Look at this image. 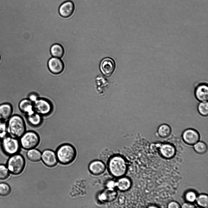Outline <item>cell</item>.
I'll list each match as a JSON object with an SVG mask.
<instances>
[{
	"label": "cell",
	"mask_w": 208,
	"mask_h": 208,
	"mask_svg": "<svg viewBox=\"0 0 208 208\" xmlns=\"http://www.w3.org/2000/svg\"><path fill=\"white\" fill-rule=\"evenodd\" d=\"M8 135L19 139L26 131L23 118L18 115H12L7 122Z\"/></svg>",
	"instance_id": "6da1fadb"
},
{
	"label": "cell",
	"mask_w": 208,
	"mask_h": 208,
	"mask_svg": "<svg viewBox=\"0 0 208 208\" xmlns=\"http://www.w3.org/2000/svg\"><path fill=\"white\" fill-rule=\"evenodd\" d=\"M57 159L60 164L67 165L72 163L76 156V150L75 147L69 143L59 145L55 152Z\"/></svg>",
	"instance_id": "7a4b0ae2"
},
{
	"label": "cell",
	"mask_w": 208,
	"mask_h": 208,
	"mask_svg": "<svg viewBox=\"0 0 208 208\" xmlns=\"http://www.w3.org/2000/svg\"><path fill=\"white\" fill-rule=\"evenodd\" d=\"M110 173L114 177L121 178L126 173L127 165L125 160L122 157L116 156L111 157L108 163Z\"/></svg>",
	"instance_id": "3957f363"
},
{
	"label": "cell",
	"mask_w": 208,
	"mask_h": 208,
	"mask_svg": "<svg viewBox=\"0 0 208 208\" xmlns=\"http://www.w3.org/2000/svg\"><path fill=\"white\" fill-rule=\"evenodd\" d=\"M19 140L21 147L26 150L36 148L40 142L39 134L32 130L26 131Z\"/></svg>",
	"instance_id": "277c9868"
},
{
	"label": "cell",
	"mask_w": 208,
	"mask_h": 208,
	"mask_svg": "<svg viewBox=\"0 0 208 208\" xmlns=\"http://www.w3.org/2000/svg\"><path fill=\"white\" fill-rule=\"evenodd\" d=\"M25 165V158L23 155L18 153L11 155L7 164L10 173L15 175L21 174L24 170Z\"/></svg>",
	"instance_id": "5b68a950"
},
{
	"label": "cell",
	"mask_w": 208,
	"mask_h": 208,
	"mask_svg": "<svg viewBox=\"0 0 208 208\" xmlns=\"http://www.w3.org/2000/svg\"><path fill=\"white\" fill-rule=\"evenodd\" d=\"M1 146L5 153L10 156L18 153L21 147L18 139L8 135L1 140Z\"/></svg>",
	"instance_id": "8992f818"
},
{
	"label": "cell",
	"mask_w": 208,
	"mask_h": 208,
	"mask_svg": "<svg viewBox=\"0 0 208 208\" xmlns=\"http://www.w3.org/2000/svg\"><path fill=\"white\" fill-rule=\"evenodd\" d=\"M33 105L34 112L43 117L50 115L53 109L51 102L44 98L39 97L33 102Z\"/></svg>",
	"instance_id": "52a82bcc"
},
{
	"label": "cell",
	"mask_w": 208,
	"mask_h": 208,
	"mask_svg": "<svg viewBox=\"0 0 208 208\" xmlns=\"http://www.w3.org/2000/svg\"><path fill=\"white\" fill-rule=\"evenodd\" d=\"M41 159L43 164L49 167H55L58 163L55 152L51 149L43 150L41 153Z\"/></svg>",
	"instance_id": "ba28073f"
},
{
	"label": "cell",
	"mask_w": 208,
	"mask_h": 208,
	"mask_svg": "<svg viewBox=\"0 0 208 208\" xmlns=\"http://www.w3.org/2000/svg\"><path fill=\"white\" fill-rule=\"evenodd\" d=\"M116 67L115 61L111 58H106L101 61L100 69L101 72L105 76L109 77L114 72Z\"/></svg>",
	"instance_id": "9c48e42d"
},
{
	"label": "cell",
	"mask_w": 208,
	"mask_h": 208,
	"mask_svg": "<svg viewBox=\"0 0 208 208\" xmlns=\"http://www.w3.org/2000/svg\"><path fill=\"white\" fill-rule=\"evenodd\" d=\"M182 137L184 142L186 144L193 145L199 141L200 139V135L196 130L192 128H188L183 131Z\"/></svg>",
	"instance_id": "30bf717a"
},
{
	"label": "cell",
	"mask_w": 208,
	"mask_h": 208,
	"mask_svg": "<svg viewBox=\"0 0 208 208\" xmlns=\"http://www.w3.org/2000/svg\"><path fill=\"white\" fill-rule=\"evenodd\" d=\"M48 65L50 72L52 74L58 75L61 73L64 69V64L62 61L57 57H52L48 61Z\"/></svg>",
	"instance_id": "8fae6325"
},
{
	"label": "cell",
	"mask_w": 208,
	"mask_h": 208,
	"mask_svg": "<svg viewBox=\"0 0 208 208\" xmlns=\"http://www.w3.org/2000/svg\"><path fill=\"white\" fill-rule=\"evenodd\" d=\"M75 9V5L73 2L71 0H67L62 3L59 6L58 13L62 17L67 18L72 15Z\"/></svg>",
	"instance_id": "7c38bea8"
},
{
	"label": "cell",
	"mask_w": 208,
	"mask_h": 208,
	"mask_svg": "<svg viewBox=\"0 0 208 208\" xmlns=\"http://www.w3.org/2000/svg\"><path fill=\"white\" fill-rule=\"evenodd\" d=\"M196 99L200 102L207 101L208 99V87L207 84L201 83L196 87L194 92Z\"/></svg>",
	"instance_id": "4fadbf2b"
},
{
	"label": "cell",
	"mask_w": 208,
	"mask_h": 208,
	"mask_svg": "<svg viewBox=\"0 0 208 208\" xmlns=\"http://www.w3.org/2000/svg\"><path fill=\"white\" fill-rule=\"evenodd\" d=\"M13 111L10 104L6 103L0 104V122H6L12 115Z\"/></svg>",
	"instance_id": "5bb4252c"
},
{
	"label": "cell",
	"mask_w": 208,
	"mask_h": 208,
	"mask_svg": "<svg viewBox=\"0 0 208 208\" xmlns=\"http://www.w3.org/2000/svg\"><path fill=\"white\" fill-rule=\"evenodd\" d=\"M18 108L20 111L26 116L30 115L35 112L33 102L27 98L23 99L20 101L18 104Z\"/></svg>",
	"instance_id": "9a60e30c"
},
{
	"label": "cell",
	"mask_w": 208,
	"mask_h": 208,
	"mask_svg": "<svg viewBox=\"0 0 208 208\" xmlns=\"http://www.w3.org/2000/svg\"><path fill=\"white\" fill-rule=\"evenodd\" d=\"M89 169L91 174L94 175H99L104 172L106 169V166L103 162L95 160L90 163Z\"/></svg>",
	"instance_id": "2e32d148"
},
{
	"label": "cell",
	"mask_w": 208,
	"mask_h": 208,
	"mask_svg": "<svg viewBox=\"0 0 208 208\" xmlns=\"http://www.w3.org/2000/svg\"><path fill=\"white\" fill-rule=\"evenodd\" d=\"M26 117L28 124L33 127H39L43 122V116L35 112Z\"/></svg>",
	"instance_id": "e0dca14e"
},
{
	"label": "cell",
	"mask_w": 208,
	"mask_h": 208,
	"mask_svg": "<svg viewBox=\"0 0 208 208\" xmlns=\"http://www.w3.org/2000/svg\"><path fill=\"white\" fill-rule=\"evenodd\" d=\"M113 188H109L103 192L100 195L101 200L104 202H110L114 200L117 195V192Z\"/></svg>",
	"instance_id": "ac0fdd59"
},
{
	"label": "cell",
	"mask_w": 208,
	"mask_h": 208,
	"mask_svg": "<svg viewBox=\"0 0 208 208\" xmlns=\"http://www.w3.org/2000/svg\"><path fill=\"white\" fill-rule=\"evenodd\" d=\"M115 186L118 189L122 191H126L130 187L131 182L130 180L126 177H121L115 183Z\"/></svg>",
	"instance_id": "d6986e66"
},
{
	"label": "cell",
	"mask_w": 208,
	"mask_h": 208,
	"mask_svg": "<svg viewBox=\"0 0 208 208\" xmlns=\"http://www.w3.org/2000/svg\"><path fill=\"white\" fill-rule=\"evenodd\" d=\"M27 159L30 161L37 162L41 159V153L39 150L33 148L28 150L26 153Z\"/></svg>",
	"instance_id": "ffe728a7"
},
{
	"label": "cell",
	"mask_w": 208,
	"mask_h": 208,
	"mask_svg": "<svg viewBox=\"0 0 208 208\" xmlns=\"http://www.w3.org/2000/svg\"><path fill=\"white\" fill-rule=\"evenodd\" d=\"M160 151L163 156L167 158L174 157L175 153V148L169 144H165L160 148Z\"/></svg>",
	"instance_id": "44dd1931"
},
{
	"label": "cell",
	"mask_w": 208,
	"mask_h": 208,
	"mask_svg": "<svg viewBox=\"0 0 208 208\" xmlns=\"http://www.w3.org/2000/svg\"><path fill=\"white\" fill-rule=\"evenodd\" d=\"M52 56L58 58H62L64 54V49L63 46L58 44H55L51 46L50 50Z\"/></svg>",
	"instance_id": "7402d4cb"
},
{
	"label": "cell",
	"mask_w": 208,
	"mask_h": 208,
	"mask_svg": "<svg viewBox=\"0 0 208 208\" xmlns=\"http://www.w3.org/2000/svg\"><path fill=\"white\" fill-rule=\"evenodd\" d=\"M171 127L166 124H163L160 125L157 130V133L159 136L163 138L169 136L171 134Z\"/></svg>",
	"instance_id": "603a6c76"
},
{
	"label": "cell",
	"mask_w": 208,
	"mask_h": 208,
	"mask_svg": "<svg viewBox=\"0 0 208 208\" xmlns=\"http://www.w3.org/2000/svg\"><path fill=\"white\" fill-rule=\"evenodd\" d=\"M197 109L199 113L204 117L208 115V103L207 101L200 102L198 104Z\"/></svg>",
	"instance_id": "cb8c5ba5"
},
{
	"label": "cell",
	"mask_w": 208,
	"mask_h": 208,
	"mask_svg": "<svg viewBox=\"0 0 208 208\" xmlns=\"http://www.w3.org/2000/svg\"><path fill=\"white\" fill-rule=\"evenodd\" d=\"M194 145V148L195 151L199 154H203L207 150V146L203 142L198 141Z\"/></svg>",
	"instance_id": "d4e9b609"
},
{
	"label": "cell",
	"mask_w": 208,
	"mask_h": 208,
	"mask_svg": "<svg viewBox=\"0 0 208 208\" xmlns=\"http://www.w3.org/2000/svg\"><path fill=\"white\" fill-rule=\"evenodd\" d=\"M196 200L199 206L204 208L208 207V197L207 195L201 194L196 197Z\"/></svg>",
	"instance_id": "484cf974"
},
{
	"label": "cell",
	"mask_w": 208,
	"mask_h": 208,
	"mask_svg": "<svg viewBox=\"0 0 208 208\" xmlns=\"http://www.w3.org/2000/svg\"><path fill=\"white\" fill-rule=\"evenodd\" d=\"M11 191V188L8 184L4 182L0 183V196H7L10 193Z\"/></svg>",
	"instance_id": "4316f807"
},
{
	"label": "cell",
	"mask_w": 208,
	"mask_h": 208,
	"mask_svg": "<svg viewBox=\"0 0 208 208\" xmlns=\"http://www.w3.org/2000/svg\"><path fill=\"white\" fill-rule=\"evenodd\" d=\"M10 172L6 166L4 164H0V180H4L7 178Z\"/></svg>",
	"instance_id": "83f0119b"
},
{
	"label": "cell",
	"mask_w": 208,
	"mask_h": 208,
	"mask_svg": "<svg viewBox=\"0 0 208 208\" xmlns=\"http://www.w3.org/2000/svg\"><path fill=\"white\" fill-rule=\"evenodd\" d=\"M8 135L6 122L0 123V139Z\"/></svg>",
	"instance_id": "f1b7e54d"
},
{
	"label": "cell",
	"mask_w": 208,
	"mask_h": 208,
	"mask_svg": "<svg viewBox=\"0 0 208 208\" xmlns=\"http://www.w3.org/2000/svg\"><path fill=\"white\" fill-rule=\"evenodd\" d=\"M196 193L192 191L188 192L185 195L186 200L189 202H193L196 200Z\"/></svg>",
	"instance_id": "f546056e"
},
{
	"label": "cell",
	"mask_w": 208,
	"mask_h": 208,
	"mask_svg": "<svg viewBox=\"0 0 208 208\" xmlns=\"http://www.w3.org/2000/svg\"><path fill=\"white\" fill-rule=\"evenodd\" d=\"M38 97H39L37 93H32L29 94L28 95L27 98L32 102H33Z\"/></svg>",
	"instance_id": "4dcf8cb0"
},
{
	"label": "cell",
	"mask_w": 208,
	"mask_h": 208,
	"mask_svg": "<svg viewBox=\"0 0 208 208\" xmlns=\"http://www.w3.org/2000/svg\"><path fill=\"white\" fill-rule=\"evenodd\" d=\"M168 207L169 208H178L180 207V206L177 202L172 201L168 204Z\"/></svg>",
	"instance_id": "1f68e13d"
},
{
	"label": "cell",
	"mask_w": 208,
	"mask_h": 208,
	"mask_svg": "<svg viewBox=\"0 0 208 208\" xmlns=\"http://www.w3.org/2000/svg\"><path fill=\"white\" fill-rule=\"evenodd\" d=\"M182 207L183 208H193L195 207L194 205L190 203H185L183 204Z\"/></svg>",
	"instance_id": "d6a6232c"
},
{
	"label": "cell",
	"mask_w": 208,
	"mask_h": 208,
	"mask_svg": "<svg viewBox=\"0 0 208 208\" xmlns=\"http://www.w3.org/2000/svg\"><path fill=\"white\" fill-rule=\"evenodd\" d=\"M115 183L114 182H111L108 184V186L109 188H113L115 186Z\"/></svg>",
	"instance_id": "836d02e7"
},
{
	"label": "cell",
	"mask_w": 208,
	"mask_h": 208,
	"mask_svg": "<svg viewBox=\"0 0 208 208\" xmlns=\"http://www.w3.org/2000/svg\"><path fill=\"white\" fill-rule=\"evenodd\" d=\"M0 59H1V56H0Z\"/></svg>",
	"instance_id": "e575fe53"
}]
</instances>
